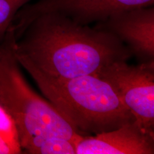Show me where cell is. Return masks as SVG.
Returning <instances> with one entry per match:
<instances>
[{
	"instance_id": "cell-10",
	"label": "cell",
	"mask_w": 154,
	"mask_h": 154,
	"mask_svg": "<svg viewBox=\"0 0 154 154\" xmlns=\"http://www.w3.org/2000/svg\"><path fill=\"white\" fill-rule=\"evenodd\" d=\"M0 153H11L10 149L1 139H0Z\"/></svg>"
},
{
	"instance_id": "cell-7",
	"label": "cell",
	"mask_w": 154,
	"mask_h": 154,
	"mask_svg": "<svg viewBox=\"0 0 154 154\" xmlns=\"http://www.w3.org/2000/svg\"><path fill=\"white\" fill-rule=\"evenodd\" d=\"M76 154H153L154 133L136 121L115 129L82 136L75 142Z\"/></svg>"
},
{
	"instance_id": "cell-1",
	"label": "cell",
	"mask_w": 154,
	"mask_h": 154,
	"mask_svg": "<svg viewBox=\"0 0 154 154\" xmlns=\"http://www.w3.org/2000/svg\"><path fill=\"white\" fill-rule=\"evenodd\" d=\"M14 51L56 78L96 75L109 63L132 56L112 33L57 13L34 19L15 41Z\"/></svg>"
},
{
	"instance_id": "cell-6",
	"label": "cell",
	"mask_w": 154,
	"mask_h": 154,
	"mask_svg": "<svg viewBox=\"0 0 154 154\" xmlns=\"http://www.w3.org/2000/svg\"><path fill=\"white\" fill-rule=\"evenodd\" d=\"M94 26L118 37L141 62L154 61L153 6L120 11Z\"/></svg>"
},
{
	"instance_id": "cell-9",
	"label": "cell",
	"mask_w": 154,
	"mask_h": 154,
	"mask_svg": "<svg viewBox=\"0 0 154 154\" xmlns=\"http://www.w3.org/2000/svg\"><path fill=\"white\" fill-rule=\"evenodd\" d=\"M32 0H0V42L6 35L19 9Z\"/></svg>"
},
{
	"instance_id": "cell-4",
	"label": "cell",
	"mask_w": 154,
	"mask_h": 154,
	"mask_svg": "<svg viewBox=\"0 0 154 154\" xmlns=\"http://www.w3.org/2000/svg\"><path fill=\"white\" fill-rule=\"evenodd\" d=\"M96 75L110 84L138 124L154 133V61L138 65L116 61Z\"/></svg>"
},
{
	"instance_id": "cell-3",
	"label": "cell",
	"mask_w": 154,
	"mask_h": 154,
	"mask_svg": "<svg viewBox=\"0 0 154 154\" xmlns=\"http://www.w3.org/2000/svg\"><path fill=\"white\" fill-rule=\"evenodd\" d=\"M15 41L8 32L0 42V106L14 123L21 149L40 138H63L75 143L82 135L25 80L14 52Z\"/></svg>"
},
{
	"instance_id": "cell-2",
	"label": "cell",
	"mask_w": 154,
	"mask_h": 154,
	"mask_svg": "<svg viewBox=\"0 0 154 154\" xmlns=\"http://www.w3.org/2000/svg\"><path fill=\"white\" fill-rule=\"evenodd\" d=\"M15 57L58 112L82 136L136 121L110 84L96 75L56 78L44 74L25 58Z\"/></svg>"
},
{
	"instance_id": "cell-5",
	"label": "cell",
	"mask_w": 154,
	"mask_h": 154,
	"mask_svg": "<svg viewBox=\"0 0 154 154\" xmlns=\"http://www.w3.org/2000/svg\"><path fill=\"white\" fill-rule=\"evenodd\" d=\"M153 5L154 0H36L19 9L9 32L17 40L34 19L48 13L63 15L79 24L90 26L120 11Z\"/></svg>"
},
{
	"instance_id": "cell-8",
	"label": "cell",
	"mask_w": 154,
	"mask_h": 154,
	"mask_svg": "<svg viewBox=\"0 0 154 154\" xmlns=\"http://www.w3.org/2000/svg\"><path fill=\"white\" fill-rule=\"evenodd\" d=\"M31 154H76L75 143L63 138H41L25 150Z\"/></svg>"
}]
</instances>
